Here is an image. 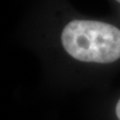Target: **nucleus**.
<instances>
[{
  "label": "nucleus",
  "instance_id": "1",
  "mask_svg": "<svg viewBox=\"0 0 120 120\" xmlns=\"http://www.w3.org/2000/svg\"><path fill=\"white\" fill-rule=\"evenodd\" d=\"M61 43L69 55L81 61L110 63L120 58V30L105 22L72 21L62 31Z\"/></svg>",
  "mask_w": 120,
  "mask_h": 120
},
{
  "label": "nucleus",
  "instance_id": "2",
  "mask_svg": "<svg viewBox=\"0 0 120 120\" xmlns=\"http://www.w3.org/2000/svg\"><path fill=\"white\" fill-rule=\"evenodd\" d=\"M116 116H117L118 120H120V99H119V101H117V103H116Z\"/></svg>",
  "mask_w": 120,
  "mask_h": 120
},
{
  "label": "nucleus",
  "instance_id": "3",
  "mask_svg": "<svg viewBox=\"0 0 120 120\" xmlns=\"http://www.w3.org/2000/svg\"><path fill=\"white\" fill-rule=\"evenodd\" d=\"M116 1H117V2H119V3H120V0H116Z\"/></svg>",
  "mask_w": 120,
  "mask_h": 120
}]
</instances>
